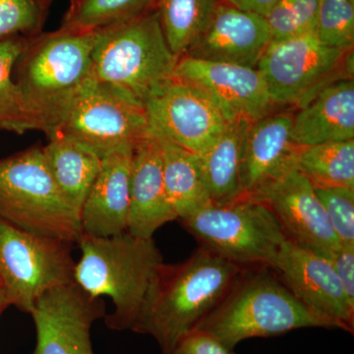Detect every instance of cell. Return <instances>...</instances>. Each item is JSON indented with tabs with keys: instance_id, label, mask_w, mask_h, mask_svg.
<instances>
[{
	"instance_id": "1",
	"label": "cell",
	"mask_w": 354,
	"mask_h": 354,
	"mask_svg": "<svg viewBox=\"0 0 354 354\" xmlns=\"http://www.w3.org/2000/svg\"><path fill=\"white\" fill-rule=\"evenodd\" d=\"M243 268L199 246L183 262L160 266L132 332L167 354L227 295Z\"/></svg>"
},
{
	"instance_id": "2",
	"label": "cell",
	"mask_w": 354,
	"mask_h": 354,
	"mask_svg": "<svg viewBox=\"0 0 354 354\" xmlns=\"http://www.w3.org/2000/svg\"><path fill=\"white\" fill-rule=\"evenodd\" d=\"M97 32L60 27L30 37L14 67L30 130L53 131L84 84L94 78Z\"/></svg>"
},
{
	"instance_id": "3",
	"label": "cell",
	"mask_w": 354,
	"mask_h": 354,
	"mask_svg": "<svg viewBox=\"0 0 354 354\" xmlns=\"http://www.w3.org/2000/svg\"><path fill=\"white\" fill-rule=\"evenodd\" d=\"M77 243L81 257L74 267V283L92 297L113 300V313L104 316L109 329L133 330L164 264L155 241L125 232L109 237L83 234Z\"/></svg>"
},
{
	"instance_id": "4",
	"label": "cell",
	"mask_w": 354,
	"mask_h": 354,
	"mask_svg": "<svg viewBox=\"0 0 354 354\" xmlns=\"http://www.w3.org/2000/svg\"><path fill=\"white\" fill-rule=\"evenodd\" d=\"M302 328L335 329L307 308L270 267L243 268L227 295L194 330L227 348L253 337L285 335Z\"/></svg>"
},
{
	"instance_id": "5",
	"label": "cell",
	"mask_w": 354,
	"mask_h": 354,
	"mask_svg": "<svg viewBox=\"0 0 354 354\" xmlns=\"http://www.w3.org/2000/svg\"><path fill=\"white\" fill-rule=\"evenodd\" d=\"M0 218L31 234L77 243L80 213L53 180L41 148L0 160Z\"/></svg>"
},
{
	"instance_id": "6",
	"label": "cell",
	"mask_w": 354,
	"mask_h": 354,
	"mask_svg": "<svg viewBox=\"0 0 354 354\" xmlns=\"http://www.w3.org/2000/svg\"><path fill=\"white\" fill-rule=\"evenodd\" d=\"M179 58L172 53L156 9L97 31L93 74L140 101L171 80Z\"/></svg>"
},
{
	"instance_id": "7",
	"label": "cell",
	"mask_w": 354,
	"mask_h": 354,
	"mask_svg": "<svg viewBox=\"0 0 354 354\" xmlns=\"http://www.w3.org/2000/svg\"><path fill=\"white\" fill-rule=\"evenodd\" d=\"M62 136L102 160L150 138L143 102L124 88L91 78L48 135Z\"/></svg>"
},
{
	"instance_id": "8",
	"label": "cell",
	"mask_w": 354,
	"mask_h": 354,
	"mask_svg": "<svg viewBox=\"0 0 354 354\" xmlns=\"http://www.w3.org/2000/svg\"><path fill=\"white\" fill-rule=\"evenodd\" d=\"M180 221L200 246L241 268L272 269L286 241L272 212L247 198L211 205Z\"/></svg>"
},
{
	"instance_id": "9",
	"label": "cell",
	"mask_w": 354,
	"mask_h": 354,
	"mask_svg": "<svg viewBox=\"0 0 354 354\" xmlns=\"http://www.w3.org/2000/svg\"><path fill=\"white\" fill-rule=\"evenodd\" d=\"M256 68L279 108H302L321 90L353 79V50L325 46L314 32L270 41Z\"/></svg>"
},
{
	"instance_id": "10",
	"label": "cell",
	"mask_w": 354,
	"mask_h": 354,
	"mask_svg": "<svg viewBox=\"0 0 354 354\" xmlns=\"http://www.w3.org/2000/svg\"><path fill=\"white\" fill-rule=\"evenodd\" d=\"M71 245L0 218V286L9 305L30 314L44 293L74 281Z\"/></svg>"
},
{
	"instance_id": "11",
	"label": "cell",
	"mask_w": 354,
	"mask_h": 354,
	"mask_svg": "<svg viewBox=\"0 0 354 354\" xmlns=\"http://www.w3.org/2000/svg\"><path fill=\"white\" fill-rule=\"evenodd\" d=\"M151 136L201 155L227 121L208 95L171 78L144 100Z\"/></svg>"
},
{
	"instance_id": "12",
	"label": "cell",
	"mask_w": 354,
	"mask_h": 354,
	"mask_svg": "<svg viewBox=\"0 0 354 354\" xmlns=\"http://www.w3.org/2000/svg\"><path fill=\"white\" fill-rule=\"evenodd\" d=\"M246 198L265 205L295 245L327 259L342 248L315 187L297 167Z\"/></svg>"
},
{
	"instance_id": "13",
	"label": "cell",
	"mask_w": 354,
	"mask_h": 354,
	"mask_svg": "<svg viewBox=\"0 0 354 354\" xmlns=\"http://www.w3.org/2000/svg\"><path fill=\"white\" fill-rule=\"evenodd\" d=\"M30 315L37 334L32 354H95L91 332L106 307L72 281L41 295Z\"/></svg>"
},
{
	"instance_id": "14",
	"label": "cell",
	"mask_w": 354,
	"mask_h": 354,
	"mask_svg": "<svg viewBox=\"0 0 354 354\" xmlns=\"http://www.w3.org/2000/svg\"><path fill=\"white\" fill-rule=\"evenodd\" d=\"M172 78L188 84L208 95L225 120L245 118L255 122L278 111L257 68L205 62L181 57Z\"/></svg>"
},
{
	"instance_id": "15",
	"label": "cell",
	"mask_w": 354,
	"mask_h": 354,
	"mask_svg": "<svg viewBox=\"0 0 354 354\" xmlns=\"http://www.w3.org/2000/svg\"><path fill=\"white\" fill-rule=\"evenodd\" d=\"M272 270L307 308L353 334L354 304L327 258L286 241Z\"/></svg>"
},
{
	"instance_id": "16",
	"label": "cell",
	"mask_w": 354,
	"mask_h": 354,
	"mask_svg": "<svg viewBox=\"0 0 354 354\" xmlns=\"http://www.w3.org/2000/svg\"><path fill=\"white\" fill-rule=\"evenodd\" d=\"M269 43L263 16L223 1L185 57L256 68Z\"/></svg>"
},
{
	"instance_id": "17",
	"label": "cell",
	"mask_w": 354,
	"mask_h": 354,
	"mask_svg": "<svg viewBox=\"0 0 354 354\" xmlns=\"http://www.w3.org/2000/svg\"><path fill=\"white\" fill-rule=\"evenodd\" d=\"M295 109H278L251 123L247 135L239 199L297 167L299 146L290 139ZM237 199V200H239Z\"/></svg>"
},
{
	"instance_id": "18",
	"label": "cell",
	"mask_w": 354,
	"mask_h": 354,
	"mask_svg": "<svg viewBox=\"0 0 354 354\" xmlns=\"http://www.w3.org/2000/svg\"><path fill=\"white\" fill-rule=\"evenodd\" d=\"M135 150L120 149L102 158L81 209L83 234L109 237L127 232Z\"/></svg>"
},
{
	"instance_id": "19",
	"label": "cell",
	"mask_w": 354,
	"mask_h": 354,
	"mask_svg": "<svg viewBox=\"0 0 354 354\" xmlns=\"http://www.w3.org/2000/svg\"><path fill=\"white\" fill-rule=\"evenodd\" d=\"M176 220L165 189L160 143L151 136L137 147L133 157L127 232L153 239L158 228Z\"/></svg>"
},
{
	"instance_id": "20",
	"label": "cell",
	"mask_w": 354,
	"mask_h": 354,
	"mask_svg": "<svg viewBox=\"0 0 354 354\" xmlns=\"http://www.w3.org/2000/svg\"><path fill=\"white\" fill-rule=\"evenodd\" d=\"M290 139L300 147L354 140L353 79L330 84L295 109Z\"/></svg>"
},
{
	"instance_id": "21",
	"label": "cell",
	"mask_w": 354,
	"mask_h": 354,
	"mask_svg": "<svg viewBox=\"0 0 354 354\" xmlns=\"http://www.w3.org/2000/svg\"><path fill=\"white\" fill-rule=\"evenodd\" d=\"M251 123L245 118L227 121L216 141L198 155L213 205H225L239 199L242 162Z\"/></svg>"
},
{
	"instance_id": "22",
	"label": "cell",
	"mask_w": 354,
	"mask_h": 354,
	"mask_svg": "<svg viewBox=\"0 0 354 354\" xmlns=\"http://www.w3.org/2000/svg\"><path fill=\"white\" fill-rule=\"evenodd\" d=\"M158 141L162 150L165 189L177 220L213 205L199 156L165 140Z\"/></svg>"
},
{
	"instance_id": "23",
	"label": "cell",
	"mask_w": 354,
	"mask_h": 354,
	"mask_svg": "<svg viewBox=\"0 0 354 354\" xmlns=\"http://www.w3.org/2000/svg\"><path fill=\"white\" fill-rule=\"evenodd\" d=\"M43 147L44 160L58 189L81 213L88 191L101 169L102 160L62 136H51Z\"/></svg>"
},
{
	"instance_id": "24",
	"label": "cell",
	"mask_w": 354,
	"mask_h": 354,
	"mask_svg": "<svg viewBox=\"0 0 354 354\" xmlns=\"http://www.w3.org/2000/svg\"><path fill=\"white\" fill-rule=\"evenodd\" d=\"M225 0H155V9L172 53L185 55Z\"/></svg>"
},
{
	"instance_id": "25",
	"label": "cell",
	"mask_w": 354,
	"mask_h": 354,
	"mask_svg": "<svg viewBox=\"0 0 354 354\" xmlns=\"http://www.w3.org/2000/svg\"><path fill=\"white\" fill-rule=\"evenodd\" d=\"M297 169L314 187L354 189V140L299 146Z\"/></svg>"
},
{
	"instance_id": "26",
	"label": "cell",
	"mask_w": 354,
	"mask_h": 354,
	"mask_svg": "<svg viewBox=\"0 0 354 354\" xmlns=\"http://www.w3.org/2000/svg\"><path fill=\"white\" fill-rule=\"evenodd\" d=\"M155 0H70L62 28L97 32L149 12Z\"/></svg>"
},
{
	"instance_id": "27",
	"label": "cell",
	"mask_w": 354,
	"mask_h": 354,
	"mask_svg": "<svg viewBox=\"0 0 354 354\" xmlns=\"http://www.w3.org/2000/svg\"><path fill=\"white\" fill-rule=\"evenodd\" d=\"M30 37H14L0 41V129L23 134L30 127L14 80V67Z\"/></svg>"
},
{
	"instance_id": "28",
	"label": "cell",
	"mask_w": 354,
	"mask_h": 354,
	"mask_svg": "<svg viewBox=\"0 0 354 354\" xmlns=\"http://www.w3.org/2000/svg\"><path fill=\"white\" fill-rule=\"evenodd\" d=\"M320 3L321 0H279L264 16L270 41L314 32Z\"/></svg>"
},
{
	"instance_id": "29",
	"label": "cell",
	"mask_w": 354,
	"mask_h": 354,
	"mask_svg": "<svg viewBox=\"0 0 354 354\" xmlns=\"http://www.w3.org/2000/svg\"><path fill=\"white\" fill-rule=\"evenodd\" d=\"M314 35L330 48L353 50L354 4L348 0H321Z\"/></svg>"
},
{
	"instance_id": "30",
	"label": "cell",
	"mask_w": 354,
	"mask_h": 354,
	"mask_svg": "<svg viewBox=\"0 0 354 354\" xmlns=\"http://www.w3.org/2000/svg\"><path fill=\"white\" fill-rule=\"evenodd\" d=\"M46 15L38 0H0V41L41 34Z\"/></svg>"
},
{
	"instance_id": "31",
	"label": "cell",
	"mask_w": 354,
	"mask_h": 354,
	"mask_svg": "<svg viewBox=\"0 0 354 354\" xmlns=\"http://www.w3.org/2000/svg\"><path fill=\"white\" fill-rule=\"evenodd\" d=\"M342 247L354 248V189L315 187Z\"/></svg>"
},
{
	"instance_id": "32",
	"label": "cell",
	"mask_w": 354,
	"mask_h": 354,
	"mask_svg": "<svg viewBox=\"0 0 354 354\" xmlns=\"http://www.w3.org/2000/svg\"><path fill=\"white\" fill-rule=\"evenodd\" d=\"M167 354H236L208 333L192 330Z\"/></svg>"
},
{
	"instance_id": "33",
	"label": "cell",
	"mask_w": 354,
	"mask_h": 354,
	"mask_svg": "<svg viewBox=\"0 0 354 354\" xmlns=\"http://www.w3.org/2000/svg\"><path fill=\"white\" fill-rule=\"evenodd\" d=\"M349 301L354 304V248H344L333 254L330 259Z\"/></svg>"
},
{
	"instance_id": "34",
	"label": "cell",
	"mask_w": 354,
	"mask_h": 354,
	"mask_svg": "<svg viewBox=\"0 0 354 354\" xmlns=\"http://www.w3.org/2000/svg\"><path fill=\"white\" fill-rule=\"evenodd\" d=\"M225 1L241 10L258 14L264 17L279 0H225Z\"/></svg>"
},
{
	"instance_id": "35",
	"label": "cell",
	"mask_w": 354,
	"mask_h": 354,
	"mask_svg": "<svg viewBox=\"0 0 354 354\" xmlns=\"http://www.w3.org/2000/svg\"><path fill=\"white\" fill-rule=\"evenodd\" d=\"M7 306H9L8 300H7L6 292L2 290L1 286H0V315H1L3 310L6 308Z\"/></svg>"
},
{
	"instance_id": "36",
	"label": "cell",
	"mask_w": 354,
	"mask_h": 354,
	"mask_svg": "<svg viewBox=\"0 0 354 354\" xmlns=\"http://www.w3.org/2000/svg\"><path fill=\"white\" fill-rule=\"evenodd\" d=\"M53 1H55V0H38L39 6H41V8H43L44 11H46V12H48V9H50L51 3H53Z\"/></svg>"
},
{
	"instance_id": "37",
	"label": "cell",
	"mask_w": 354,
	"mask_h": 354,
	"mask_svg": "<svg viewBox=\"0 0 354 354\" xmlns=\"http://www.w3.org/2000/svg\"><path fill=\"white\" fill-rule=\"evenodd\" d=\"M348 1H351V3H353L354 4V0H348Z\"/></svg>"
}]
</instances>
